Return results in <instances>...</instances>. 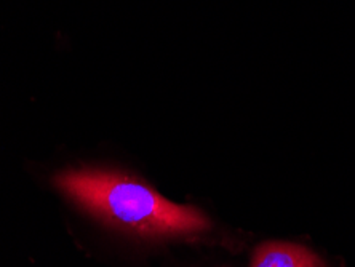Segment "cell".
<instances>
[{"mask_svg": "<svg viewBox=\"0 0 355 267\" xmlns=\"http://www.w3.org/2000/svg\"><path fill=\"white\" fill-rule=\"evenodd\" d=\"M55 186L99 221L143 237H187L211 226L198 208L170 202L146 182L119 171H62Z\"/></svg>", "mask_w": 355, "mask_h": 267, "instance_id": "obj_1", "label": "cell"}, {"mask_svg": "<svg viewBox=\"0 0 355 267\" xmlns=\"http://www.w3.org/2000/svg\"><path fill=\"white\" fill-rule=\"evenodd\" d=\"M252 267H325L311 250L295 243L266 242L254 250Z\"/></svg>", "mask_w": 355, "mask_h": 267, "instance_id": "obj_2", "label": "cell"}]
</instances>
